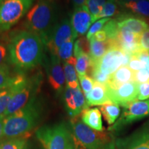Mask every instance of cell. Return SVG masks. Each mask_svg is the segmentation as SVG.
<instances>
[{
  "label": "cell",
  "mask_w": 149,
  "mask_h": 149,
  "mask_svg": "<svg viewBox=\"0 0 149 149\" xmlns=\"http://www.w3.org/2000/svg\"><path fill=\"white\" fill-rule=\"evenodd\" d=\"M131 55L124 53L117 46L115 41L103 57L91 65V68H96L103 73L111 76L120 67L128 66ZM91 70V69H90Z\"/></svg>",
  "instance_id": "obj_8"
},
{
  "label": "cell",
  "mask_w": 149,
  "mask_h": 149,
  "mask_svg": "<svg viewBox=\"0 0 149 149\" xmlns=\"http://www.w3.org/2000/svg\"><path fill=\"white\" fill-rule=\"evenodd\" d=\"M72 29V37L77 38L81 37L88 32L93 24L92 15L86 6L74 8L70 17Z\"/></svg>",
  "instance_id": "obj_14"
},
{
  "label": "cell",
  "mask_w": 149,
  "mask_h": 149,
  "mask_svg": "<svg viewBox=\"0 0 149 149\" xmlns=\"http://www.w3.org/2000/svg\"><path fill=\"white\" fill-rule=\"evenodd\" d=\"M110 19H111L110 18H102L97 20V21H96L94 24H93L86 34V37L87 38V40H91L93 35L95 34L97 32L100 31L101 30L103 29L105 24H107Z\"/></svg>",
  "instance_id": "obj_32"
},
{
  "label": "cell",
  "mask_w": 149,
  "mask_h": 149,
  "mask_svg": "<svg viewBox=\"0 0 149 149\" xmlns=\"http://www.w3.org/2000/svg\"><path fill=\"white\" fill-rule=\"evenodd\" d=\"M128 66L135 72L143 69L144 68V64H143V62L140 59H139L135 56L133 55L131 56V58L130 59Z\"/></svg>",
  "instance_id": "obj_38"
},
{
  "label": "cell",
  "mask_w": 149,
  "mask_h": 149,
  "mask_svg": "<svg viewBox=\"0 0 149 149\" xmlns=\"http://www.w3.org/2000/svg\"><path fill=\"white\" fill-rule=\"evenodd\" d=\"M36 135L44 149H75L73 135L65 123L43 126Z\"/></svg>",
  "instance_id": "obj_4"
},
{
  "label": "cell",
  "mask_w": 149,
  "mask_h": 149,
  "mask_svg": "<svg viewBox=\"0 0 149 149\" xmlns=\"http://www.w3.org/2000/svg\"><path fill=\"white\" fill-rule=\"evenodd\" d=\"M134 81L137 84L146 83L149 81V72L145 69H141L134 72Z\"/></svg>",
  "instance_id": "obj_37"
},
{
  "label": "cell",
  "mask_w": 149,
  "mask_h": 149,
  "mask_svg": "<svg viewBox=\"0 0 149 149\" xmlns=\"http://www.w3.org/2000/svg\"><path fill=\"white\" fill-rule=\"evenodd\" d=\"M89 44H90L89 56L92 65L100 60L105 55L108 50L113 46V40H108L106 42H98L92 37L91 40H89Z\"/></svg>",
  "instance_id": "obj_20"
},
{
  "label": "cell",
  "mask_w": 149,
  "mask_h": 149,
  "mask_svg": "<svg viewBox=\"0 0 149 149\" xmlns=\"http://www.w3.org/2000/svg\"><path fill=\"white\" fill-rule=\"evenodd\" d=\"M41 113V104L34 97L19 111L4 117L3 138H15L26 135L37 125Z\"/></svg>",
  "instance_id": "obj_3"
},
{
  "label": "cell",
  "mask_w": 149,
  "mask_h": 149,
  "mask_svg": "<svg viewBox=\"0 0 149 149\" xmlns=\"http://www.w3.org/2000/svg\"><path fill=\"white\" fill-rule=\"evenodd\" d=\"M88 106H102L110 102L105 85L95 82L90 93L85 97Z\"/></svg>",
  "instance_id": "obj_18"
},
{
  "label": "cell",
  "mask_w": 149,
  "mask_h": 149,
  "mask_svg": "<svg viewBox=\"0 0 149 149\" xmlns=\"http://www.w3.org/2000/svg\"><path fill=\"white\" fill-rule=\"evenodd\" d=\"M8 48L10 62L22 72L40 64L44 60L46 49L42 37L28 30L15 33Z\"/></svg>",
  "instance_id": "obj_1"
},
{
  "label": "cell",
  "mask_w": 149,
  "mask_h": 149,
  "mask_svg": "<svg viewBox=\"0 0 149 149\" xmlns=\"http://www.w3.org/2000/svg\"><path fill=\"white\" fill-rule=\"evenodd\" d=\"M148 19V20H147V21H148V25H149V19Z\"/></svg>",
  "instance_id": "obj_47"
},
{
  "label": "cell",
  "mask_w": 149,
  "mask_h": 149,
  "mask_svg": "<svg viewBox=\"0 0 149 149\" xmlns=\"http://www.w3.org/2000/svg\"><path fill=\"white\" fill-rule=\"evenodd\" d=\"M44 61L48 84L56 93L60 94L64 90L66 82L61 61L57 55L50 53L49 57H44Z\"/></svg>",
  "instance_id": "obj_9"
},
{
  "label": "cell",
  "mask_w": 149,
  "mask_h": 149,
  "mask_svg": "<svg viewBox=\"0 0 149 149\" xmlns=\"http://www.w3.org/2000/svg\"><path fill=\"white\" fill-rule=\"evenodd\" d=\"M35 0H5L0 3V31L9 30L33 6Z\"/></svg>",
  "instance_id": "obj_6"
},
{
  "label": "cell",
  "mask_w": 149,
  "mask_h": 149,
  "mask_svg": "<svg viewBox=\"0 0 149 149\" xmlns=\"http://www.w3.org/2000/svg\"><path fill=\"white\" fill-rule=\"evenodd\" d=\"M128 149H149V133H143L135 138Z\"/></svg>",
  "instance_id": "obj_31"
},
{
  "label": "cell",
  "mask_w": 149,
  "mask_h": 149,
  "mask_svg": "<svg viewBox=\"0 0 149 149\" xmlns=\"http://www.w3.org/2000/svg\"><path fill=\"white\" fill-rule=\"evenodd\" d=\"M106 2V0H87L86 6L92 15L93 23L97 21V17L103 10Z\"/></svg>",
  "instance_id": "obj_26"
},
{
  "label": "cell",
  "mask_w": 149,
  "mask_h": 149,
  "mask_svg": "<svg viewBox=\"0 0 149 149\" xmlns=\"http://www.w3.org/2000/svg\"><path fill=\"white\" fill-rule=\"evenodd\" d=\"M58 8L54 0H38L26 15L24 26L45 42L57 23Z\"/></svg>",
  "instance_id": "obj_2"
},
{
  "label": "cell",
  "mask_w": 149,
  "mask_h": 149,
  "mask_svg": "<svg viewBox=\"0 0 149 149\" xmlns=\"http://www.w3.org/2000/svg\"><path fill=\"white\" fill-rule=\"evenodd\" d=\"M100 149H115V144L113 142H112V141H110L109 143H108L105 146L102 147Z\"/></svg>",
  "instance_id": "obj_43"
},
{
  "label": "cell",
  "mask_w": 149,
  "mask_h": 149,
  "mask_svg": "<svg viewBox=\"0 0 149 149\" xmlns=\"http://www.w3.org/2000/svg\"><path fill=\"white\" fill-rule=\"evenodd\" d=\"M115 2L118 3L119 5H121V6H123L125 3V2L126 1V0H114Z\"/></svg>",
  "instance_id": "obj_44"
},
{
  "label": "cell",
  "mask_w": 149,
  "mask_h": 149,
  "mask_svg": "<svg viewBox=\"0 0 149 149\" xmlns=\"http://www.w3.org/2000/svg\"><path fill=\"white\" fill-rule=\"evenodd\" d=\"M107 35L108 40H115L119 31L118 21L115 19H111L105 24L103 29Z\"/></svg>",
  "instance_id": "obj_30"
},
{
  "label": "cell",
  "mask_w": 149,
  "mask_h": 149,
  "mask_svg": "<svg viewBox=\"0 0 149 149\" xmlns=\"http://www.w3.org/2000/svg\"><path fill=\"white\" fill-rule=\"evenodd\" d=\"M139 46L141 51L149 53V28L139 36Z\"/></svg>",
  "instance_id": "obj_36"
},
{
  "label": "cell",
  "mask_w": 149,
  "mask_h": 149,
  "mask_svg": "<svg viewBox=\"0 0 149 149\" xmlns=\"http://www.w3.org/2000/svg\"><path fill=\"white\" fill-rule=\"evenodd\" d=\"M7 59H8V48L3 43L0 42V66L6 64Z\"/></svg>",
  "instance_id": "obj_39"
},
{
  "label": "cell",
  "mask_w": 149,
  "mask_h": 149,
  "mask_svg": "<svg viewBox=\"0 0 149 149\" xmlns=\"http://www.w3.org/2000/svg\"><path fill=\"white\" fill-rule=\"evenodd\" d=\"M5 0H0V3H1L2 2H3V1H4Z\"/></svg>",
  "instance_id": "obj_46"
},
{
  "label": "cell",
  "mask_w": 149,
  "mask_h": 149,
  "mask_svg": "<svg viewBox=\"0 0 149 149\" xmlns=\"http://www.w3.org/2000/svg\"><path fill=\"white\" fill-rule=\"evenodd\" d=\"M3 120L4 116L0 117V143L2 141L3 138Z\"/></svg>",
  "instance_id": "obj_41"
},
{
  "label": "cell",
  "mask_w": 149,
  "mask_h": 149,
  "mask_svg": "<svg viewBox=\"0 0 149 149\" xmlns=\"http://www.w3.org/2000/svg\"><path fill=\"white\" fill-rule=\"evenodd\" d=\"M81 118L86 125L90 128L98 131H103L101 111L97 108H87L84 110L81 113Z\"/></svg>",
  "instance_id": "obj_19"
},
{
  "label": "cell",
  "mask_w": 149,
  "mask_h": 149,
  "mask_svg": "<svg viewBox=\"0 0 149 149\" xmlns=\"http://www.w3.org/2000/svg\"><path fill=\"white\" fill-rule=\"evenodd\" d=\"M42 80V74L39 72L31 77H27L21 86L19 87L11 98L3 116L8 117L25 107L35 97L37 88Z\"/></svg>",
  "instance_id": "obj_7"
},
{
  "label": "cell",
  "mask_w": 149,
  "mask_h": 149,
  "mask_svg": "<svg viewBox=\"0 0 149 149\" xmlns=\"http://www.w3.org/2000/svg\"><path fill=\"white\" fill-rule=\"evenodd\" d=\"M149 99V81L146 83L138 84L137 100L144 101Z\"/></svg>",
  "instance_id": "obj_35"
},
{
  "label": "cell",
  "mask_w": 149,
  "mask_h": 149,
  "mask_svg": "<svg viewBox=\"0 0 149 149\" xmlns=\"http://www.w3.org/2000/svg\"><path fill=\"white\" fill-rule=\"evenodd\" d=\"M74 56L76 58L75 68L78 78L86 75L87 72L91 69L90 56L84 51L76 41L74 45Z\"/></svg>",
  "instance_id": "obj_16"
},
{
  "label": "cell",
  "mask_w": 149,
  "mask_h": 149,
  "mask_svg": "<svg viewBox=\"0 0 149 149\" xmlns=\"http://www.w3.org/2000/svg\"><path fill=\"white\" fill-rule=\"evenodd\" d=\"M123 6L133 13L149 19V0H138L126 2Z\"/></svg>",
  "instance_id": "obj_24"
},
{
  "label": "cell",
  "mask_w": 149,
  "mask_h": 149,
  "mask_svg": "<svg viewBox=\"0 0 149 149\" xmlns=\"http://www.w3.org/2000/svg\"><path fill=\"white\" fill-rule=\"evenodd\" d=\"M15 76H11L7 64L0 66V91L10 86L13 82Z\"/></svg>",
  "instance_id": "obj_27"
},
{
  "label": "cell",
  "mask_w": 149,
  "mask_h": 149,
  "mask_svg": "<svg viewBox=\"0 0 149 149\" xmlns=\"http://www.w3.org/2000/svg\"><path fill=\"white\" fill-rule=\"evenodd\" d=\"M107 90L110 101L123 107L137 100L138 84L135 81L125 83L115 88L107 87Z\"/></svg>",
  "instance_id": "obj_11"
},
{
  "label": "cell",
  "mask_w": 149,
  "mask_h": 149,
  "mask_svg": "<svg viewBox=\"0 0 149 149\" xmlns=\"http://www.w3.org/2000/svg\"><path fill=\"white\" fill-rule=\"evenodd\" d=\"M118 5V3L115 2L114 0H107L103 10L99 15L97 20L102 18H109L117 15L119 13Z\"/></svg>",
  "instance_id": "obj_29"
},
{
  "label": "cell",
  "mask_w": 149,
  "mask_h": 149,
  "mask_svg": "<svg viewBox=\"0 0 149 149\" xmlns=\"http://www.w3.org/2000/svg\"><path fill=\"white\" fill-rule=\"evenodd\" d=\"M75 38L71 37L68 40H67L64 44L61 46L57 51V56L60 59L61 61H65L69 59L73 56L74 45Z\"/></svg>",
  "instance_id": "obj_25"
},
{
  "label": "cell",
  "mask_w": 149,
  "mask_h": 149,
  "mask_svg": "<svg viewBox=\"0 0 149 149\" xmlns=\"http://www.w3.org/2000/svg\"><path fill=\"white\" fill-rule=\"evenodd\" d=\"M130 81H134V72L128 66H124L111 74L109 81L105 86L107 88H115Z\"/></svg>",
  "instance_id": "obj_17"
},
{
  "label": "cell",
  "mask_w": 149,
  "mask_h": 149,
  "mask_svg": "<svg viewBox=\"0 0 149 149\" xmlns=\"http://www.w3.org/2000/svg\"><path fill=\"white\" fill-rule=\"evenodd\" d=\"M78 79H79L80 85H81L84 94L86 97L93 89L95 81L93 80L92 77L87 75V74L86 75L83 76V77H79Z\"/></svg>",
  "instance_id": "obj_33"
},
{
  "label": "cell",
  "mask_w": 149,
  "mask_h": 149,
  "mask_svg": "<svg viewBox=\"0 0 149 149\" xmlns=\"http://www.w3.org/2000/svg\"><path fill=\"white\" fill-rule=\"evenodd\" d=\"M76 58L73 55L69 59L63 62L66 86L71 88H77L79 86L78 75L75 68Z\"/></svg>",
  "instance_id": "obj_21"
},
{
  "label": "cell",
  "mask_w": 149,
  "mask_h": 149,
  "mask_svg": "<svg viewBox=\"0 0 149 149\" xmlns=\"http://www.w3.org/2000/svg\"><path fill=\"white\" fill-rule=\"evenodd\" d=\"M6 139L0 143V149H24L26 144V138L24 137Z\"/></svg>",
  "instance_id": "obj_28"
},
{
  "label": "cell",
  "mask_w": 149,
  "mask_h": 149,
  "mask_svg": "<svg viewBox=\"0 0 149 149\" xmlns=\"http://www.w3.org/2000/svg\"><path fill=\"white\" fill-rule=\"evenodd\" d=\"M148 115L149 100L146 101L136 100L124 107V112L122 117L114 126L120 127L122 125H125L135 121L141 120Z\"/></svg>",
  "instance_id": "obj_13"
},
{
  "label": "cell",
  "mask_w": 149,
  "mask_h": 149,
  "mask_svg": "<svg viewBox=\"0 0 149 149\" xmlns=\"http://www.w3.org/2000/svg\"><path fill=\"white\" fill-rule=\"evenodd\" d=\"M91 77L93 80L97 83L101 84L106 85L109 81L111 76L107 75V74L103 73L100 70H99L96 68H91L90 70Z\"/></svg>",
  "instance_id": "obj_34"
},
{
  "label": "cell",
  "mask_w": 149,
  "mask_h": 149,
  "mask_svg": "<svg viewBox=\"0 0 149 149\" xmlns=\"http://www.w3.org/2000/svg\"><path fill=\"white\" fill-rule=\"evenodd\" d=\"M118 25L128 27L137 36H140L149 28V25L146 22L141 19L134 17H128L120 19V21H118Z\"/></svg>",
  "instance_id": "obj_22"
},
{
  "label": "cell",
  "mask_w": 149,
  "mask_h": 149,
  "mask_svg": "<svg viewBox=\"0 0 149 149\" xmlns=\"http://www.w3.org/2000/svg\"><path fill=\"white\" fill-rule=\"evenodd\" d=\"M92 37L98 42H106L108 40L107 35L104 30H101L100 31L97 32Z\"/></svg>",
  "instance_id": "obj_40"
},
{
  "label": "cell",
  "mask_w": 149,
  "mask_h": 149,
  "mask_svg": "<svg viewBox=\"0 0 149 149\" xmlns=\"http://www.w3.org/2000/svg\"><path fill=\"white\" fill-rule=\"evenodd\" d=\"M65 107L68 115L75 117L88 107L86 100L80 86L71 88L66 86L64 91Z\"/></svg>",
  "instance_id": "obj_12"
},
{
  "label": "cell",
  "mask_w": 149,
  "mask_h": 149,
  "mask_svg": "<svg viewBox=\"0 0 149 149\" xmlns=\"http://www.w3.org/2000/svg\"><path fill=\"white\" fill-rule=\"evenodd\" d=\"M119 31L115 43L117 46L124 53L130 55H135L140 51L139 46V37L132 32L128 27L118 25Z\"/></svg>",
  "instance_id": "obj_15"
},
{
  "label": "cell",
  "mask_w": 149,
  "mask_h": 149,
  "mask_svg": "<svg viewBox=\"0 0 149 149\" xmlns=\"http://www.w3.org/2000/svg\"><path fill=\"white\" fill-rule=\"evenodd\" d=\"M100 111L109 124H113L120 114V105L113 102H107L100 107Z\"/></svg>",
  "instance_id": "obj_23"
},
{
  "label": "cell",
  "mask_w": 149,
  "mask_h": 149,
  "mask_svg": "<svg viewBox=\"0 0 149 149\" xmlns=\"http://www.w3.org/2000/svg\"><path fill=\"white\" fill-rule=\"evenodd\" d=\"M71 126L75 149H100L111 141L107 133L90 128L77 117Z\"/></svg>",
  "instance_id": "obj_5"
},
{
  "label": "cell",
  "mask_w": 149,
  "mask_h": 149,
  "mask_svg": "<svg viewBox=\"0 0 149 149\" xmlns=\"http://www.w3.org/2000/svg\"><path fill=\"white\" fill-rule=\"evenodd\" d=\"M138 1V0H126V2H130V1ZM123 6H124V5H123Z\"/></svg>",
  "instance_id": "obj_45"
},
{
  "label": "cell",
  "mask_w": 149,
  "mask_h": 149,
  "mask_svg": "<svg viewBox=\"0 0 149 149\" xmlns=\"http://www.w3.org/2000/svg\"><path fill=\"white\" fill-rule=\"evenodd\" d=\"M72 36L70 19L64 18L57 22L48 37L46 49L51 55H57L59 48Z\"/></svg>",
  "instance_id": "obj_10"
},
{
  "label": "cell",
  "mask_w": 149,
  "mask_h": 149,
  "mask_svg": "<svg viewBox=\"0 0 149 149\" xmlns=\"http://www.w3.org/2000/svg\"><path fill=\"white\" fill-rule=\"evenodd\" d=\"M71 1L74 6V8H77V7H80L86 5L87 0H71Z\"/></svg>",
  "instance_id": "obj_42"
}]
</instances>
